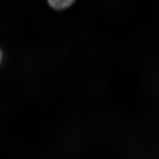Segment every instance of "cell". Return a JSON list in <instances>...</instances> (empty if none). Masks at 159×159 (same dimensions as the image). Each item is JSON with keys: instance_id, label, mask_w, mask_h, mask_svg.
<instances>
[{"instance_id": "1", "label": "cell", "mask_w": 159, "mask_h": 159, "mask_svg": "<svg viewBox=\"0 0 159 159\" xmlns=\"http://www.w3.org/2000/svg\"><path fill=\"white\" fill-rule=\"evenodd\" d=\"M76 0H47L48 3L52 9L61 11L72 6Z\"/></svg>"}, {"instance_id": "2", "label": "cell", "mask_w": 159, "mask_h": 159, "mask_svg": "<svg viewBox=\"0 0 159 159\" xmlns=\"http://www.w3.org/2000/svg\"><path fill=\"white\" fill-rule=\"evenodd\" d=\"M2 53L1 50H0V63H1V61H2Z\"/></svg>"}]
</instances>
